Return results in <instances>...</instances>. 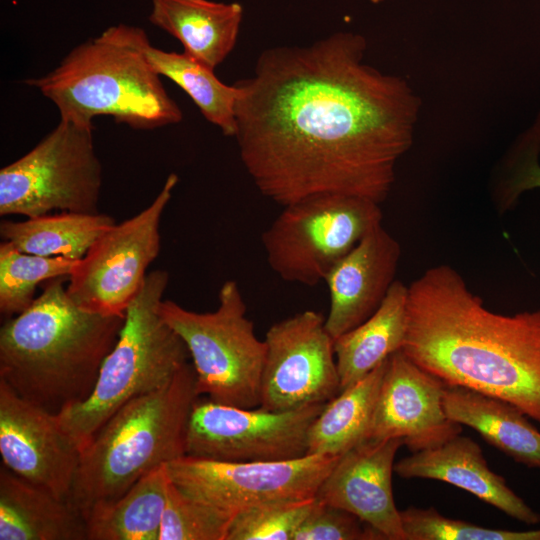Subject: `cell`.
Returning <instances> with one entry per match:
<instances>
[{
  "label": "cell",
  "instance_id": "6",
  "mask_svg": "<svg viewBox=\"0 0 540 540\" xmlns=\"http://www.w3.org/2000/svg\"><path fill=\"white\" fill-rule=\"evenodd\" d=\"M168 281L165 270L147 273L126 310L118 340L102 364L93 391L57 414L80 451L119 408L163 387L190 363L184 341L158 311Z\"/></svg>",
  "mask_w": 540,
  "mask_h": 540
},
{
  "label": "cell",
  "instance_id": "22",
  "mask_svg": "<svg viewBox=\"0 0 540 540\" xmlns=\"http://www.w3.org/2000/svg\"><path fill=\"white\" fill-rule=\"evenodd\" d=\"M407 296L408 286L395 280L367 320L334 339L340 391L402 349L407 329Z\"/></svg>",
  "mask_w": 540,
  "mask_h": 540
},
{
  "label": "cell",
  "instance_id": "13",
  "mask_svg": "<svg viewBox=\"0 0 540 540\" xmlns=\"http://www.w3.org/2000/svg\"><path fill=\"white\" fill-rule=\"evenodd\" d=\"M259 407L289 411L323 404L340 392L334 339L321 313L306 310L266 332Z\"/></svg>",
  "mask_w": 540,
  "mask_h": 540
},
{
  "label": "cell",
  "instance_id": "23",
  "mask_svg": "<svg viewBox=\"0 0 540 540\" xmlns=\"http://www.w3.org/2000/svg\"><path fill=\"white\" fill-rule=\"evenodd\" d=\"M169 480L160 466L121 496L91 507L84 515L87 540H159Z\"/></svg>",
  "mask_w": 540,
  "mask_h": 540
},
{
  "label": "cell",
  "instance_id": "26",
  "mask_svg": "<svg viewBox=\"0 0 540 540\" xmlns=\"http://www.w3.org/2000/svg\"><path fill=\"white\" fill-rule=\"evenodd\" d=\"M148 63L159 74L181 87L210 123L224 135L235 136V107L240 89L226 85L214 74V69L187 52H167L151 45L149 38L143 44Z\"/></svg>",
  "mask_w": 540,
  "mask_h": 540
},
{
  "label": "cell",
  "instance_id": "8",
  "mask_svg": "<svg viewBox=\"0 0 540 540\" xmlns=\"http://www.w3.org/2000/svg\"><path fill=\"white\" fill-rule=\"evenodd\" d=\"M382 218L380 204L344 194L288 204L262 234L267 262L282 280L315 286Z\"/></svg>",
  "mask_w": 540,
  "mask_h": 540
},
{
  "label": "cell",
  "instance_id": "28",
  "mask_svg": "<svg viewBox=\"0 0 540 540\" xmlns=\"http://www.w3.org/2000/svg\"><path fill=\"white\" fill-rule=\"evenodd\" d=\"M234 515L187 496L169 480L159 540H226Z\"/></svg>",
  "mask_w": 540,
  "mask_h": 540
},
{
  "label": "cell",
  "instance_id": "14",
  "mask_svg": "<svg viewBox=\"0 0 540 540\" xmlns=\"http://www.w3.org/2000/svg\"><path fill=\"white\" fill-rule=\"evenodd\" d=\"M0 454L17 476L69 501L81 451L57 414L0 380Z\"/></svg>",
  "mask_w": 540,
  "mask_h": 540
},
{
  "label": "cell",
  "instance_id": "15",
  "mask_svg": "<svg viewBox=\"0 0 540 540\" xmlns=\"http://www.w3.org/2000/svg\"><path fill=\"white\" fill-rule=\"evenodd\" d=\"M445 385L402 350L390 355L364 440L402 438L414 453L460 434L462 425L448 418L443 408Z\"/></svg>",
  "mask_w": 540,
  "mask_h": 540
},
{
  "label": "cell",
  "instance_id": "32",
  "mask_svg": "<svg viewBox=\"0 0 540 540\" xmlns=\"http://www.w3.org/2000/svg\"><path fill=\"white\" fill-rule=\"evenodd\" d=\"M293 540H384L373 527L338 507L316 503Z\"/></svg>",
  "mask_w": 540,
  "mask_h": 540
},
{
  "label": "cell",
  "instance_id": "5",
  "mask_svg": "<svg viewBox=\"0 0 540 540\" xmlns=\"http://www.w3.org/2000/svg\"><path fill=\"white\" fill-rule=\"evenodd\" d=\"M198 397L190 362L163 387L119 408L81 450L69 502L84 516L94 505L121 496L145 474L185 455Z\"/></svg>",
  "mask_w": 540,
  "mask_h": 540
},
{
  "label": "cell",
  "instance_id": "31",
  "mask_svg": "<svg viewBox=\"0 0 540 540\" xmlns=\"http://www.w3.org/2000/svg\"><path fill=\"white\" fill-rule=\"evenodd\" d=\"M539 153L540 116L506 159L504 175L495 190V203L500 213L512 209L525 191L540 188Z\"/></svg>",
  "mask_w": 540,
  "mask_h": 540
},
{
  "label": "cell",
  "instance_id": "19",
  "mask_svg": "<svg viewBox=\"0 0 540 540\" xmlns=\"http://www.w3.org/2000/svg\"><path fill=\"white\" fill-rule=\"evenodd\" d=\"M0 540H87L86 520L68 500L0 469Z\"/></svg>",
  "mask_w": 540,
  "mask_h": 540
},
{
  "label": "cell",
  "instance_id": "2",
  "mask_svg": "<svg viewBox=\"0 0 540 540\" xmlns=\"http://www.w3.org/2000/svg\"><path fill=\"white\" fill-rule=\"evenodd\" d=\"M448 385L504 399L540 423V310L493 312L449 265L408 286L401 349Z\"/></svg>",
  "mask_w": 540,
  "mask_h": 540
},
{
  "label": "cell",
  "instance_id": "25",
  "mask_svg": "<svg viewBox=\"0 0 540 540\" xmlns=\"http://www.w3.org/2000/svg\"><path fill=\"white\" fill-rule=\"evenodd\" d=\"M115 223L104 213L61 212L24 221H2L0 235L24 253L80 260Z\"/></svg>",
  "mask_w": 540,
  "mask_h": 540
},
{
  "label": "cell",
  "instance_id": "10",
  "mask_svg": "<svg viewBox=\"0 0 540 540\" xmlns=\"http://www.w3.org/2000/svg\"><path fill=\"white\" fill-rule=\"evenodd\" d=\"M178 176L170 173L154 200L115 223L91 245L68 277L66 292L83 310L125 316L160 251V221Z\"/></svg>",
  "mask_w": 540,
  "mask_h": 540
},
{
  "label": "cell",
  "instance_id": "11",
  "mask_svg": "<svg viewBox=\"0 0 540 540\" xmlns=\"http://www.w3.org/2000/svg\"><path fill=\"white\" fill-rule=\"evenodd\" d=\"M340 456L234 462L183 455L166 465L187 496L233 514L260 504L315 498Z\"/></svg>",
  "mask_w": 540,
  "mask_h": 540
},
{
  "label": "cell",
  "instance_id": "18",
  "mask_svg": "<svg viewBox=\"0 0 540 540\" xmlns=\"http://www.w3.org/2000/svg\"><path fill=\"white\" fill-rule=\"evenodd\" d=\"M394 471L404 479L452 484L520 522H540V514L489 468L480 446L469 437L458 434L440 446L414 452L394 464Z\"/></svg>",
  "mask_w": 540,
  "mask_h": 540
},
{
  "label": "cell",
  "instance_id": "20",
  "mask_svg": "<svg viewBox=\"0 0 540 540\" xmlns=\"http://www.w3.org/2000/svg\"><path fill=\"white\" fill-rule=\"evenodd\" d=\"M443 408L452 421L471 427L482 438L530 468H540V431L512 403L460 385L446 384Z\"/></svg>",
  "mask_w": 540,
  "mask_h": 540
},
{
  "label": "cell",
  "instance_id": "3",
  "mask_svg": "<svg viewBox=\"0 0 540 540\" xmlns=\"http://www.w3.org/2000/svg\"><path fill=\"white\" fill-rule=\"evenodd\" d=\"M67 278L46 281L0 329V380L54 414L91 394L125 320L78 307L67 295Z\"/></svg>",
  "mask_w": 540,
  "mask_h": 540
},
{
  "label": "cell",
  "instance_id": "4",
  "mask_svg": "<svg viewBox=\"0 0 540 540\" xmlns=\"http://www.w3.org/2000/svg\"><path fill=\"white\" fill-rule=\"evenodd\" d=\"M146 32L118 24L72 49L48 74L26 80L60 112L61 119L93 126L97 116L150 130L179 123L183 113L148 63Z\"/></svg>",
  "mask_w": 540,
  "mask_h": 540
},
{
  "label": "cell",
  "instance_id": "7",
  "mask_svg": "<svg viewBox=\"0 0 540 540\" xmlns=\"http://www.w3.org/2000/svg\"><path fill=\"white\" fill-rule=\"evenodd\" d=\"M158 311L189 351L198 395L225 405L259 407L266 343L246 315L236 281L222 284L213 312L191 311L164 299Z\"/></svg>",
  "mask_w": 540,
  "mask_h": 540
},
{
  "label": "cell",
  "instance_id": "1",
  "mask_svg": "<svg viewBox=\"0 0 540 540\" xmlns=\"http://www.w3.org/2000/svg\"><path fill=\"white\" fill-rule=\"evenodd\" d=\"M366 49L351 32L270 48L236 82L234 137L262 195L281 206L327 193L388 197L420 100L404 79L368 64Z\"/></svg>",
  "mask_w": 540,
  "mask_h": 540
},
{
  "label": "cell",
  "instance_id": "24",
  "mask_svg": "<svg viewBox=\"0 0 540 540\" xmlns=\"http://www.w3.org/2000/svg\"><path fill=\"white\" fill-rule=\"evenodd\" d=\"M388 358L325 403L309 429L307 454L341 456L364 440Z\"/></svg>",
  "mask_w": 540,
  "mask_h": 540
},
{
  "label": "cell",
  "instance_id": "29",
  "mask_svg": "<svg viewBox=\"0 0 540 540\" xmlns=\"http://www.w3.org/2000/svg\"><path fill=\"white\" fill-rule=\"evenodd\" d=\"M315 503L316 498L282 500L243 509L234 515L226 540H293Z\"/></svg>",
  "mask_w": 540,
  "mask_h": 540
},
{
  "label": "cell",
  "instance_id": "17",
  "mask_svg": "<svg viewBox=\"0 0 540 540\" xmlns=\"http://www.w3.org/2000/svg\"><path fill=\"white\" fill-rule=\"evenodd\" d=\"M399 242L381 225L371 230L325 278L330 307L325 327L336 339L367 320L394 283Z\"/></svg>",
  "mask_w": 540,
  "mask_h": 540
},
{
  "label": "cell",
  "instance_id": "12",
  "mask_svg": "<svg viewBox=\"0 0 540 540\" xmlns=\"http://www.w3.org/2000/svg\"><path fill=\"white\" fill-rule=\"evenodd\" d=\"M324 405L269 411L197 398L188 422L186 455L234 462L303 457L309 429Z\"/></svg>",
  "mask_w": 540,
  "mask_h": 540
},
{
  "label": "cell",
  "instance_id": "9",
  "mask_svg": "<svg viewBox=\"0 0 540 540\" xmlns=\"http://www.w3.org/2000/svg\"><path fill=\"white\" fill-rule=\"evenodd\" d=\"M101 186L93 126L61 119L35 147L0 170V215L97 213Z\"/></svg>",
  "mask_w": 540,
  "mask_h": 540
},
{
  "label": "cell",
  "instance_id": "33",
  "mask_svg": "<svg viewBox=\"0 0 540 540\" xmlns=\"http://www.w3.org/2000/svg\"><path fill=\"white\" fill-rule=\"evenodd\" d=\"M370 1L376 4V3L382 2L383 0H370Z\"/></svg>",
  "mask_w": 540,
  "mask_h": 540
},
{
  "label": "cell",
  "instance_id": "27",
  "mask_svg": "<svg viewBox=\"0 0 540 540\" xmlns=\"http://www.w3.org/2000/svg\"><path fill=\"white\" fill-rule=\"evenodd\" d=\"M79 260L45 257L0 244V312L12 317L25 311L36 298L37 286L57 277H69Z\"/></svg>",
  "mask_w": 540,
  "mask_h": 540
},
{
  "label": "cell",
  "instance_id": "30",
  "mask_svg": "<svg viewBox=\"0 0 540 540\" xmlns=\"http://www.w3.org/2000/svg\"><path fill=\"white\" fill-rule=\"evenodd\" d=\"M406 540H540V529L487 528L440 514L434 507L400 511Z\"/></svg>",
  "mask_w": 540,
  "mask_h": 540
},
{
  "label": "cell",
  "instance_id": "16",
  "mask_svg": "<svg viewBox=\"0 0 540 540\" xmlns=\"http://www.w3.org/2000/svg\"><path fill=\"white\" fill-rule=\"evenodd\" d=\"M402 438L364 440L342 454L315 498L356 515L384 540H406L392 491L394 458Z\"/></svg>",
  "mask_w": 540,
  "mask_h": 540
},
{
  "label": "cell",
  "instance_id": "21",
  "mask_svg": "<svg viewBox=\"0 0 540 540\" xmlns=\"http://www.w3.org/2000/svg\"><path fill=\"white\" fill-rule=\"evenodd\" d=\"M149 21L178 39L184 51L215 69L234 49L243 18L238 2L151 0Z\"/></svg>",
  "mask_w": 540,
  "mask_h": 540
}]
</instances>
